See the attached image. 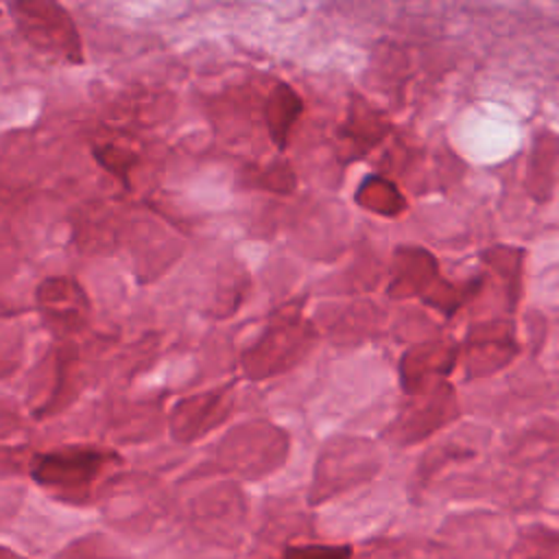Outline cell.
Masks as SVG:
<instances>
[{"mask_svg":"<svg viewBox=\"0 0 559 559\" xmlns=\"http://www.w3.org/2000/svg\"><path fill=\"white\" fill-rule=\"evenodd\" d=\"M15 20L24 37L39 50H50L63 55L68 61L81 63V39L74 28V22L63 11V7L55 2H17L13 4Z\"/></svg>","mask_w":559,"mask_h":559,"instance_id":"obj_2","label":"cell"},{"mask_svg":"<svg viewBox=\"0 0 559 559\" xmlns=\"http://www.w3.org/2000/svg\"><path fill=\"white\" fill-rule=\"evenodd\" d=\"M111 459H116L111 452L98 448L70 445L35 456L31 474L37 485L57 496L85 498Z\"/></svg>","mask_w":559,"mask_h":559,"instance_id":"obj_1","label":"cell"},{"mask_svg":"<svg viewBox=\"0 0 559 559\" xmlns=\"http://www.w3.org/2000/svg\"><path fill=\"white\" fill-rule=\"evenodd\" d=\"M507 559H559V531L542 524L522 528Z\"/></svg>","mask_w":559,"mask_h":559,"instance_id":"obj_4","label":"cell"},{"mask_svg":"<svg viewBox=\"0 0 559 559\" xmlns=\"http://www.w3.org/2000/svg\"><path fill=\"white\" fill-rule=\"evenodd\" d=\"M0 559H26V557L17 555L15 550H11V548H7V546H0Z\"/></svg>","mask_w":559,"mask_h":559,"instance_id":"obj_7","label":"cell"},{"mask_svg":"<svg viewBox=\"0 0 559 559\" xmlns=\"http://www.w3.org/2000/svg\"><path fill=\"white\" fill-rule=\"evenodd\" d=\"M280 559H356V548L352 544H323V542H306V544H288Z\"/></svg>","mask_w":559,"mask_h":559,"instance_id":"obj_6","label":"cell"},{"mask_svg":"<svg viewBox=\"0 0 559 559\" xmlns=\"http://www.w3.org/2000/svg\"><path fill=\"white\" fill-rule=\"evenodd\" d=\"M94 159L114 177H118L124 186H129V173L138 164V155L129 151L127 146L105 142L100 146H94Z\"/></svg>","mask_w":559,"mask_h":559,"instance_id":"obj_5","label":"cell"},{"mask_svg":"<svg viewBox=\"0 0 559 559\" xmlns=\"http://www.w3.org/2000/svg\"><path fill=\"white\" fill-rule=\"evenodd\" d=\"M41 317L52 330L74 332L85 325L90 304L81 286L70 277H48L37 288Z\"/></svg>","mask_w":559,"mask_h":559,"instance_id":"obj_3","label":"cell"}]
</instances>
